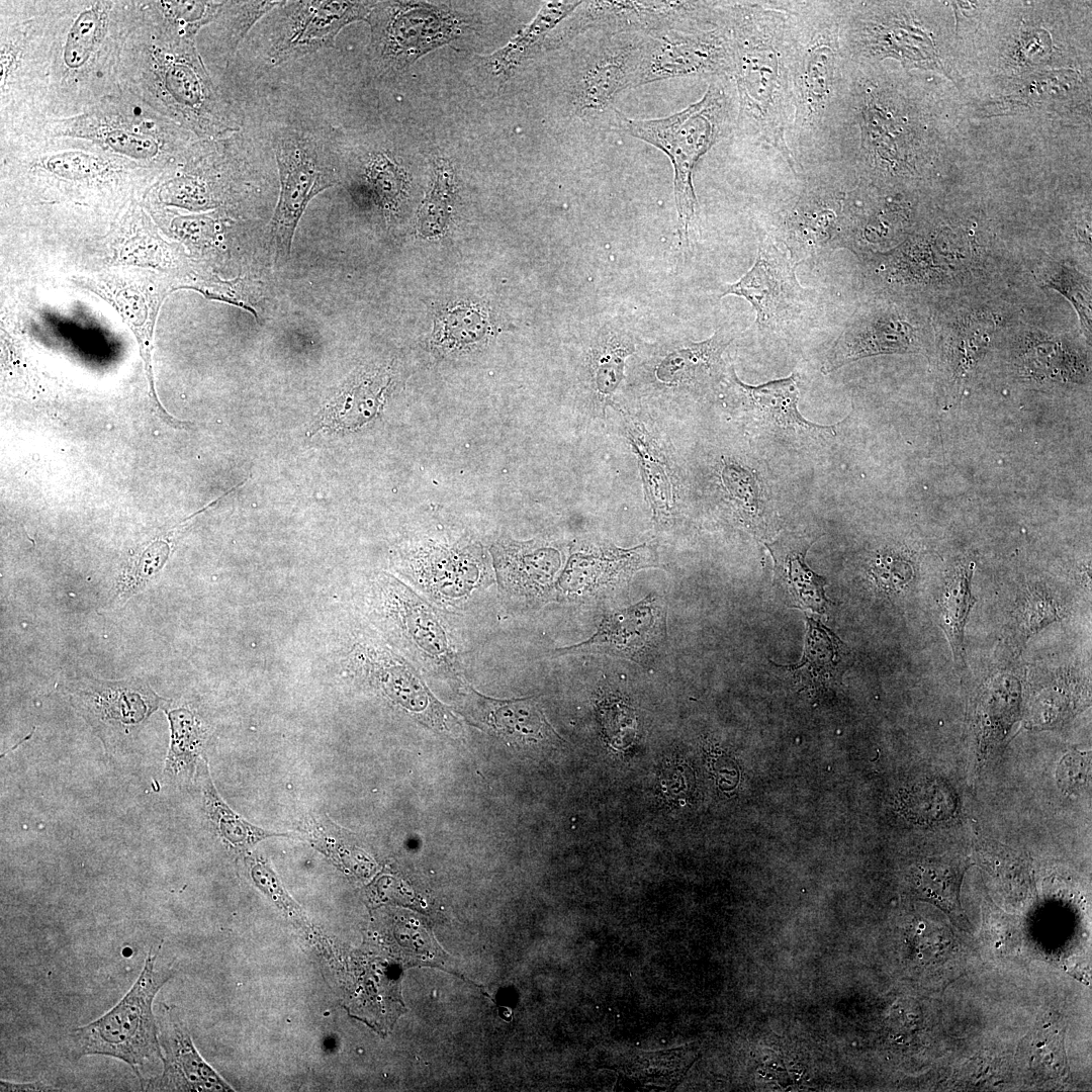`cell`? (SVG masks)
<instances>
[{
	"label": "cell",
	"instance_id": "obj_8",
	"mask_svg": "<svg viewBox=\"0 0 1092 1092\" xmlns=\"http://www.w3.org/2000/svg\"><path fill=\"white\" fill-rule=\"evenodd\" d=\"M665 637V608L651 593L628 608L605 614L588 639L556 652L608 654L646 664L654 659Z\"/></svg>",
	"mask_w": 1092,
	"mask_h": 1092
},
{
	"label": "cell",
	"instance_id": "obj_6",
	"mask_svg": "<svg viewBox=\"0 0 1092 1092\" xmlns=\"http://www.w3.org/2000/svg\"><path fill=\"white\" fill-rule=\"evenodd\" d=\"M377 1H282L272 11L267 56L271 65L331 48L347 25L366 20Z\"/></svg>",
	"mask_w": 1092,
	"mask_h": 1092
},
{
	"label": "cell",
	"instance_id": "obj_26",
	"mask_svg": "<svg viewBox=\"0 0 1092 1092\" xmlns=\"http://www.w3.org/2000/svg\"><path fill=\"white\" fill-rule=\"evenodd\" d=\"M389 381L385 369L363 372L354 377L328 405L323 423L344 430L365 425L382 408Z\"/></svg>",
	"mask_w": 1092,
	"mask_h": 1092
},
{
	"label": "cell",
	"instance_id": "obj_23",
	"mask_svg": "<svg viewBox=\"0 0 1092 1092\" xmlns=\"http://www.w3.org/2000/svg\"><path fill=\"white\" fill-rule=\"evenodd\" d=\"M462 695L469 715L508 740L536 741L555 734L531 698L498 700L471 687Z\"/></svg>",
	"mask_w": 1092,
	"mask_h": 1092
},
{
	"label": "cell",
	"instance_id": "obj_19",
	"mask_svg": "<svg viewBox=\"0 0 1092 1092\" xmlns=\"http://www.w3.org/2000/svg\"><path fill=\"white\" fill-rule=\"evenodd\" d=\"M843 198L808 194L794 205L785 218V238L795 263L818 256L845 238Z\"/></svg>",
	"mask_w": 1092,
	"mask_h": 1092
},
{
	"label": "cell",
	"instance_id": "obj_11",
	"mask_svg": "<svg viewBox=\"0 0 1092 1092\" xmlns=\"http://www.w3.org/2000/svg\"><path fill=\"white\" fill-rule=\"evenodd\" d=\"M79 713L97 731L105 746L132 734L167 700L139 681L89 680L72 696Z\"/></svg>",
	"mask_w": 1092,
	"mask_h": 1092
},
{
	"label": "cell",
	"instance_id": "obj_14",
	"mask_svg": "<svg viewBox=\"0 0 1092 1092\" xmlns=\"http://www.w3.org/2000/svg\"><path fill=\"white\" fill-rule=\"evenodd\" d=\"M730 42L715 32L667 35L641 54L639 84L731 68Z\"/></svg>",
	"mask_w": 1092,
	"mask_h": 1092
},
{
	"label": "cell",
	"instance_id": "obj_17",
	"mask_svg": "<svg viewBox=\"0 0 1092 1092\" xmlns=\"http://www.w3.org/2000/svg\"><path fill=\"white\" fill-rule=\"evenodd\" d=\"M646 544L622 549L614 545H588L573 552L558 586L569 598L594 595L617 585L650 563Z\"/></svg>",
	"mask_w": 1092,
	"mask_h": 1092
},
{
	"label": "cell",
	"instance_id": "obj_38",
	"mask_svg": "<svg viewBox=\"0 0 1092 1092\" xmlns=\"http://www.w3.org/2000/svg\"><path fill=\"white\" fill-rule=\"evenodd\" d=\"M964 870L958 859H929L919 867L918 888L944 909H956Z\"/></svg>",
	"mask_w": 1092,
	"mask_h": 1092
},
{
	"label": "cell",
	"instance_id": "obj_5",
	"mask_svg": "<svg viewBox=\"0 0 1092 1092\" xmlns=\"http://www.w3.org/2000/svg\"><path fill=\"white\" fill-rule=\"evenodd\" d=\"M366 21L371 56L385 72L406 69L429 52L458 38L468 26L447 6L419 1H377Z\"/></svg>",
	"mask_w": 1092,
	"mask_h": 1092
},
{
	"label": "cell",
	"instance_id": "obj_45",
	"mask_svg": "<svg viewBox=\"0 0 1092 1092\" xmlns=\"http://www.w3.org/2000/svg\"><path fill=\"white\" fill-rule=\"evenodd\" d=\"M106 143L116 152L135 159H149L158 153V145L153 139L126 130L109 132Z\"/></svg>",
	"mask_w": 1092,
	"mask_h": 1092
},
{
	"label": "cell",
	"instance_id": "obj_10",
	"mask_svg": "<svg viewBox=\"0 0 1092 1092\" xmlns=\"http://www.w3.org/2000/svg\"><path fill=\"white\" fill-rule=\"evenodd\" d=\"M918 349L917 327L897 308H858L828 350L821 370L829 374L862 358Z\"/></svg>",
	"mask_w": 1092,
	"mask_h": 1092
},
{
	"label": "cell",
	"instance_id": "obj_20",
	"mask_svg": "<svg viewBox=\"0 0 1092 1092\" xmlns=\"http://www.w3.org/2000/svg\"><path fill=\"white\" fill-rule=\"evenodd\" d=\"M493 556L502 584L526 598L548 593L561 564L558 549L536 541H502L494 546Z\"/></svg>",
	"mask_w": 1092,
	"mask_h": 1092
},
{
	"label": "cell",
	"instance_id": "obj_4",
	"mask_svg": "<svg viewBox=\"0 0 1092 1092\" xmlns=\"http://www.w3.org/2000/svg\"><path fill=\"white\" fill-rule=\"evenodd\" d=\"M273 149L280 179L279 199L268 240L275 263L289 258L295 230L310 200L336 184L331 153L312 133L285 128L276 133Z\"/></svg>",
	"mask_w": 1092,
	"mask_h": 1092
},
{
	"label": "cell",
	"instance_id": "obj_44",
	"mask_svg": "<svg viewBox=\"0 0 1092 1092\" xmlns=\"http://www.w3.org/2000/svg\"><path fill=\"white\" fill-rule=\"evenodd\" d=\"M877 585L886 593L904 589L913 577L909 563L897 557L887 556L877 560L872 569Z\"/></svg>",
	"mask_w": 1092,
	"mask_h": 1092
},
{
	"label": "cell",
	"instance_id": "obj_33",
	"mask_svg": "<svg viewBox=\"0 0 1092 1092\" xmlns=\"http://www.w3.org/2000/svg\"><path fill=\"white\" fill-rule=\"evenodd\" d=\"M906 810L916 822L937 825L956 818L959 813V797L951 786L937 778L925 780L906 796Z\"/></svg>",
	"mask_w": 1092,
	"mask_h": 1092
},
{
	"label": "cell",
	"instance_id": "obj_13",
	"mask_svg": "<svg viewBox=\"0 0 1092 1092\" xmlns=\"http://www.w3.org/2000/svg\"><path fill=\"white\" fill-rule=\"evenodd\" d=\"M725 395L728 403L761 426L811 438L835 434L834 426H821L805 419L799 412V390L795 373L759 385L743 383L733 366L727 369Z\"/></svg>",
	"mask_w": 1092,
	"mask_h": 1092
},
{
	"label": "cell",
	"instance_id": "obj_36",
	"mask_svg": "<svg viewBox=\"0 0 1092 1092\" xmlns=\"http://www.w3.org/2000/svg\"><path fill=\"white\" fill-rule=\"evenodd\" d=\"M1065 611L1048 590L1040 587L1026 589L1016 603L1013 615L1014 635L1023 643L1030 636L1059 621Z\"/></svg>",
	"mask_w": 1092,
	"mask_h": 1092
},
{
	"label": "cell",
	"instance_id": "obj_22",
	"mask_svg": "<svg viewBox=\"0 0 1092 1092\" xmlns=\"http://www.w3.org/2000/svg\"><path fill=\"white\" fill-rule=\"evenodd\" d=\"M370 673L388 697L422 723L451 732L456 719L429 691L412 666L387 655L370 663Z\"/></svg>",
	"mask_w": 1092,
	"mask_h": 1092
},
{
	"label": "cell",
	"instance_id": "obj_41",
	"mask_svg": "<svg viewBox=\"0 0 1092 1092\" xmlns=\"http://www.w3.org/2000/svg\"><path fill=\"white\" fill-rule=\"evenodd\" d=\"M1045 286L1057 290L1075 308L1082 331L1091 337V284L1090 280L1069 263H1063L1045 279Z\"/></svg>",
	"mask_w": 1092,
	"mask_h": 1092
},
{
	"label": "cell",
	"instance_id": "obj_28",
	"mask_svg": "<svg viewBox=\"0 0 1092 1092\" xmlns=\"http://www.w3.org/2000/svg\"><path fill=\"white\" fill-rule=\"evenodd\" d=\"M804 655L798 664L777 665L787 668L804 687L816 688L840 678L845 669L844 644L813 618H807Z\"/></svg>",
	"mask_w": 1092,
	"mask_h": 1092
},
{
	"label": "cell",
	"instance_id": "obj_24",
	"mask_svg": "<svg viewBox=\"0 0 1092 1092\" xmlns=\"http://www.w3.org/2000/svg\"><path fill=\"white\" fill-rule=\"evenodd\" d=\"M815 540L784 533L765 545L774 559L776 581L798 605L824 613L828 605L824 589L826 578L815 573L805 561L806 553Z\"/></svg>",
	"mask_w": 1092,
	"mask_h": 1092
},
{
	"label": "cell",
	"instance_id": "obj_29",
	"mask_svg": "<svg viewBox=\"0 0 1092 1092\" xmlns=\"http://www.w3.org/2000/svg\"><path fill=\"white\" fill-rule=\"evenodd\" d=\"M580 1H550L545 3L534 19L522 28L506 46L483 58L485 67L492 75L506 81L521 63L541 42L544 36L563 18L568 16Z\"/></svg>",
	"mask_w": 1092,
	"mask_h": 1092
},
{
	"label": "cell",
	"instance_id": "obj_25",
	"mask_svg": "<svg viewBox=\"0 0 1092 1092\" xmlns=\"http://www.w3.org/2000/svg\"><path fill=\"white\" fill-rule=\"evenodd\" d=\"M641 54L634 50L605 53L589 64L576 88L575 105L582 113L608 107L615 94L638 85Z\"/></svg>",
	"mask_w": 1092,
	"mask_h": 1092
},
{
	"label": "cell",
	"instance_id": "obj_40",
	"mask_svg": "<svg viewBox=\"0 0 1092 1092\" xmlns=\"http://www.w3.org/2000/svg\"><path fill=\"white\" fill-rule=\"evenodd\" d=\"M688 1064L686 1050L646 1054L633 1062L627 1074L639 1086L664 1089L679 1080Z\"/></svg>",
	"mask_w": 1092,
	"mask_h": 1092
},
{
	"label": "cell",
	"instance_id": "obj_9",
	"mask_svg": "<svg viewBox=\"0 0 1092 1092\" xmlns=\"http://www.w3.org/2000/svg\"><path fill=\"white\" fill-rule=\"evenodd\" d=\"M734 331L725 325L703 341L667 339L649 346L647 372L652 383L695 392L718 385L728 369L723 354L735 339Z\"/></svg>",
	"mask_w": 1092,
	"mask_h": 1092
},
{
	"label": "cell",
	"instance_id": "obj_12",
	"mask_svg": "<svg viewBox=\"0 0 1092 1092\" xmlns=\"http://www.w3.org/2000/svg\"><path fill=\"white\" fill-rule=\"evenodd\" d=\"M386 618L423 658L452 667L456 649L436 611L397 579L385 575L377 583Z\"/></svg>",
	"mask_w": 1092,
	"mask_h": 1092
},
{
	"label": "cell",
	"instance_id": "obj_21",
	"mask_svg": "<svg viewBox=\"0 0 1092 1092\" xmlns=\"http://www.w3.org/2000/svg\"><path fill=\"white\" fill-rule=\"evenodd\" d=\"M419 579L430 589L460 597L474 588L485 571L481 550L470 545H427L412 559Z\"/></svg>",
	"mask_w": 1092,
	"mask_h": 1092
},
{
	"label": "cell",
	"instance_id": "obj_30",
	"mask_svg": "<svg viewBox=\"0 0 1092 1092\" xmlns=\"http://www.w3.org/2000/svg\"><path fill=\"white\" fill-rule=\"evenodd\" d=\"M975 563L958 565L946 577L937 601L938 624L943 630L957 664L965 663L964 631L976 603L971 580Z\"/></svg>",
	"mask_w": 1092,
	"mask_h": 1092
},
{
	"label": "cell",
	"instance_id": "obj_39",
	"mask_svg": "<svg viewBox=\"0 0 1092 1092\" xmlns=\"http://www.w3.org/2000/svg\"><path fill=\"white\" fill-rule=\"evenodd\" d=\"M454 191V171L447 159L438 158L434 163V179L431 190L419 212L418 224L422 232H441L448 218Z\"/></svg>",
	"mask_w": 1092,
	"mask_h": 1092
},
{
	"label": "cell",
	"instance_id": "obj_18",
	"mask_svg": "<svg viewBox=\"0 0 1092 1092\" xmlns=\"http://www.w3.org/2000/svg\"><path fill=\"white\" fill-rule=\"evenodd\" d=\"M830 26L816 29L797 51L792 78L796 117L802 126L819 121L834 91L838 37L837 28Z\"/></svg>",
	"mask_w": 1092,
	"mask_h": 1092
},
{
	"label": "cell",
	"instance_id": "obj_46",
	"mask_svg": "<svg viewBox=\"0 0 1092 1092\" xmlns=\"http://www.w3.org/2000/svg\"><path fill=\"white\" fill-rule=\"evenodd\" d=\"M1090 762L1079 752H1070L1061 760L1057 779L1060 788L1066 793H1073L1082 788L1088 778Z\"/></svg>",
	"mask_w": 1092,
	"mask_h": 1092
},
{
	"label": "cell",
	"instance_id": "obj_27",
	"mask_svg": "<svg viewBox=\"0 0 1092 1092\" xmlns=\"http://www.w3.org/2000/svg\"><path fill=\"white\" fill-rule=\"evenodd\" d=\"M626 434L637 455L646 498L657 523L670 520L673 512L671 470L655 439L645 427L633 421L626 425Z\"/></svg>",
	"mask_w": 1092,
	"mask_h": 1092
},
{
	"label": "cell",
	"instance_id": "obj_47",
	"mask_svg": "<svg viewBox=\"0 0 1092 1092\" xmlns=\"http://www.w3.org/2000/svg\"><path fill=\"white\" fill-rule=\"evenodd\" d=\"M48 168L64 177L80 178L89 175L97 167L96 158L83 152H66L55 155L47 163Z\"/></svg>",
	"mask_w": 1092,
	"mask_h": 1092
},
{
	"label": "cell",
	"instance_id": "obj_3",
	"mask_svg": "<svg viewBox=\"0 0 1092 1092\" xmlns=\"http://www.w3.org/2000/svg\"><path fill=\"white\" fill-rule=\"evenodd\" d=\"M725 109L723 92L710 86L705 95L681 111L656 119L620 117L618 127L661 150L670 160L680 243L689 247V230L696 214L693 172L720 132Z\"/></svg>",
	"mask_w": 1092,
	"mask_h": 1092
},
{
	"label": "cell",
	"instance_id": "obj_32",
	"mask_svg": "<svg viewBox=\"0 0 1092 1092\" xmlns=\"http://www.w3.org/2000/svg\"><path fill=\"white\" fill-rule=\"evenodd\" d=\"M171 741L165 772L171 777L190 776L197 766L206 739V729L199 718L185 708L166 711Z\"/></svg>",
	"mask_w": 1092,
	"mask_h": 1092
},
{
	"label": "cell",
	"instance_id": "obj_43",
	"mask_svg": "<svg viewBox=\"0 0 1092 1092\" xmlns=\"http://www.w3.org/2000/svg\"><path fill=\"white\" fill-rule=\"evenodd\" d=\"M251 877L255 884L289 916L298 919L302 918L300 908L284 890L277 875L267 861L261 858L254 859L251 866Z\"/></svg>",
	"mask_w": 1092,
	"mask_h": 1092
},
{
	"label": "cell",
	"instance_id": "obj_7",
	"mask_svg": "<svg viewBox=\"0 0 1092 1092\" xmlns=\"http://www.w3.org/2000/svg\"><path fill=\"white\" fill-rule=\"evenodd\" d=\"M796 263L774 241L761 242L753 266L722 296L733 294L746 299L756 312L762 330L780 331L803 316L811 302V291L796 277Z\"/></svg>",
	"mask_w": 1092,
	"mask_h": 1092
},
{
	"label": "cell",
	"instance_id": "obj_2",
	"mask_svg": "<svg viewBox=\"0 0 1092 1092\" xmlns=\"http://www.w3.org/2000/svg\"><path fill=\"white\" fill-rule=\"evenodd\" d=\"M160 951L161 944L150 947L139 978L116 1005L73 1030L72 1053L76 1059L94 1055L118 1059L130 1067L141 1086L144 1084V1068L162 1059L154 999L172 977L169 970L156 965Z\"/></svg>",
	"mask_w": 1092,
	"mask_h": 1092
},
{
	"label": "cell",
	"instance_id": "obj_15",
	"mask_svg": "<svg viewBox=\"0 0 1092 1092\" xmlns=\"http://www.w3.org/2000/svg\"><path fill=\"white\" fill-rule=\"evenodd\" d=\"M160 1028L163 1070L141 1086L147 1091H231L201 1058L175 1008H165Z\"/></svg>",
	"mask_w": 1092,
	"mask_h": 1092
},
{
	"label": "cell",
	"instance_id": "obj_49",
	"mask_svg": "<svg viewBox=\"0 0 1092 1092\" xmlns=\"http://www.w3.org/2000/svg\"><path fill=\"white\" fill-rule=\"evenodd\" d=\"M55 1087L40 1081L28 1083H14L1 1079L0 1091H59Z\"/></svg>",
	"mask_w": 1092,
	"mask_h": 1092
},
{
	"label": "cell",
	"instance_id": "obj_16",
	"mask_svg": "<svg viewBox=\"0 0 1092 1092\" xmlns=\"http://www.w3.org/2000/svg\"><path fill=\"white\" fill-rule=\"evenodd\" d=\"M638 339L628 324L616 318L589 325L581 365L582 383L590 402L603 410L624 379L626 360L637 350Z\"/></svg>",
	"mask_w": 1092,
	"mask_h": 1092
},
{
	"label": "cell",
	"instance_id": "obj_37",
	"mask_svg": "<svg viewBox=\"0 0 1092 1092\" xmlns=\"http://www.w3.org/2000/svg\"><path fill=\"white\" fill-rule=\"evenodd\" d=\"M364 173L378 203L384 209H394L401 201L406 185L402 166L388 152L375 151L367 156Z\"/></svg>",
	"mask_w": 1092,
	"mask_h": 1092
},
{
	"label": "cell",
	"instance_id": "obj_31",
	"mask_svg": "<svg viewBox=\"0 0 1092 1092\" xmlns=\"http://www.w3.org/2000/svg\"><path fill=\"white\" fill-rule=\"evenodd\" d=\"M201 779L207 816L225 845L238 850H247L269 837L290 836L289 833H279L258 827L231 809L217 793L208 767L202 772Z\"/></svg>",
	"mask_w": 1092,
	"mask_h": 1092
},
{
	"label": "cell",
	"instance_id": "obj_34",
	"mask_svg": "<svg viewBox=\"0 0 1092 1092\" xmlns=\"http://www.w3.org/2000/svg\"><path fill=\"white\" fill-rule=\"evenodd\" d=\"M193 61L184 59L170 65L166 85L182 107L191 114L202 116L214 105L213 93L203 71Z\"/></svg>",
	"mask_w": 1092,
	"mask_h": 1092
},
{
	"label": "cell",
	"instance_id": "obj_42",
	"mask_svg": "<svg viewBox=\"0 0 1092 1092\" xmlns=\"http://www.w3.org/2000/svg\"><path fill=\"white\" fill-rule=\"evenodd\" d=\"M99 26L100 20L93 9L82 12L76 19L64 51L69 67L78 68L87 61L98 36Z\"/></svg>",
	"mask_w": 1092,
	"mask_h": 1092
},
{
	"label": "cell",
	"instance_id": "obj_1",
	"mask_svg": "<svg viewBox=\"0 0 1092 1092\" xmlns=\"http://www.w3.org/2000/svg\"><path fill=\"white\" fill-rule=\"evenodd\" d=\"M781 13L749 6L741 12L730 40L741 109L760 139L792 163L786 144L790 75L784 55Z\"/></svg>",
	"mask_w": 1092,
	"mask_h": 1092
},
{
	"label": "cell",
	"instance_id": "obj_35",
	"mask_svg": "<svg viewBox=\"0 0 1092 1092\" xmlns=\"http://www.w3.org/2000/svg\"><path fill=\"white\" fill-rule=\"evenodd\" d=\"M104 290H106L104 295L109 297L140 339L144 346L145 362L149 363L147 355L150 354L151 334L158 304L153 303V300L148 297L150 296L148 291L141 290L134 285L117 284L113 288H104Z\"/></svg>",
	"mask_w": 1092,
	"mask_h": 1092
},
{
	"label": "cell",
	"instance_id": "obj_48",
	"mask_svg": "<svg viewBox=\"0 0 1092 1092\" xmlns=\"http://www.w3.org/2000/svg\"><path fill=\"white\" fill-rule=\"evenodd\" d=\"M1041 1037L1043 1040H1040L1037 1035L1033 1038L1035 1042L1032 1045V1055L1034 1056L1031 1060H1037L1043 1068L1048 1070L1050 1067L1057 1073L1064 1068L1063 1041L1059 1038L1057 1030L1048 1031L1041 1034Z\"/></svg>",
	"mask_w": 1092,
	"mask_h": 1092
}]
</instances>
